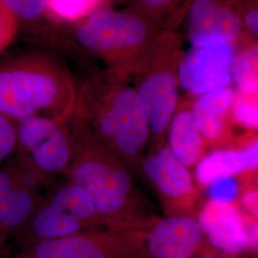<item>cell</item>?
<instances>
[{"label": "cell", "instance_id": "cell-23", "mask_svg": "<svg viewBox=\"0 0 258 258\" xmlns=\"http://www.w3.org/2000/svg\"><path fill=\"white\" fill-rule=\"evenodd\" d=\"M18 144V121L0 114V166L16 154Z\"/></svg>", "mask_w": 258, "mask_h": 258}, {"label": "cell", "instance_id": "cell-3", "mask_svg": "<svg viewBox=\"0 0 258 258\" xmlns=\"http://www.w3.org/2000/svg\"><path fill=\"white\" fill-rule=\"evenodd\" d=\"M57 29L75 47L101 57L120 75L137 74L170 34L135 12L105 8Z\"/></svg>", "mask_w": 258, "mask_h": 258}, {"label": "cell", "instance_id": "cell-18", "mask_svg": "<svg viewBox=\"0 0 258 258\" xmlns=\"http://www.w3.org/2000/svg\"><path fill=\"white\" fill-rule=\"evenodd\" d=\"M167 148L186 168H195L210 147L194 120L190 106H179L169 123Z\"/></svg>", "mask_w": 258, "mask_h": 258}, {"label": "cell", "instance_id": "cell-15", "mask_svg": "<svg viewBox=\"0 0 258 258\" xmlns=\"http://www.w3.org/2000/svg\"><path fill=\"white\" fill-rule=\"evenodd\" d=\"M39 186L12 161L0 166V244L22 228L41 198Z\"/></svg>", "mask_w": 258, "mask_h": 258}, {"label": "cell", "instance_id": "cell-24", "mask_svg": "<svg viewBox=\"0 0 258 258\" xmlns=\"http://www.w3.org/2000/svg\"><path fill=\"white\" fill-rule=\"evenodd\" d=\"M249 175H241L238 178V182L235 181L236 177H229L215 181L207 188L210 192V199L227 201V202H235L239 194L240 187L245 177Z\"/></svg>", "mask_w": 258, "mask_h": 258}, {"label": "cell", "instance_id": "cell-1", "mask_svg": "<svg viewBox=\"0 0 258 258\" xmlns=\"http://www.w3.org/2000/svg\"><path fill=\"white\" fill-rule=\"evenodd\" d=\"M72 156L67 180L91 198L106 230H145L160 218L139 190L132 170L75 113L66 120Z\"/></svg>", "mask_w": 258, "mask_h": 258}, {"label": "cell", "instance_id": "cell-8", "mask_svg": "<svg viewBox=\"0 0 258 258\" xmlns=\"http://www.w3.org/2000/svg\"><path fill=\"white\" fill-rule=\"evenodd\" d=\"M140 169L160 196L166 216H197L205 202L201 190L167 146L151 148Z\"/></svg>", "mask_w": 258, "mask_h": 258}, {"label": "cell", "instance_id": "cell-4", "mask_svg": "<svg viewBox=\"0 0 258 258\" xmlns=\"http://www.w3.org/2000/svg\"><path fill=\"white\" fill-rule=\"evenodd\" d=\"M101 230L106 229L91 198L67 180L41 196L14 238L24 249L38 242Z\"/></svg>", "mask_w": 258, "mask_h": 258}, {"label": "cell", "instance_id": "cell-17", "mask_svg": "<svg viewBox=\"0 0 258 258\" xmlns=\"http://www.w3.org/2000/svg\"><path fill=\"white\" fill-rule=\"evenodd\" d=\"M0 2L17 19L19 34L29 41L69 53L77 51L71 41L51 21L46 0H0Z\"/></svg>", "mask_w": 258, "mask_h": 258}, {"label": "cell", "instance_id": "cell-5", "mask_svg": "<svg viewBox=\"0 0 258 258\" xmlns=\"http://www.w3.org/2000/svg\"><path fill=\"white\" fill-rule=\"evenodd\" d=\"M66 120L28 118L18 121L15 161L41 187L56 175H64L72 156Z\"/></svg>", "mask_w": 258, "mask_h": 258}, {"label": "cell", "instance_id": "cell-25", "mask_svg": "<svg viewBox=\"0 0 258 258\" xmlns=\"http://www.w3.org/2000/svg\"><path fill=\"white\" fill-rule=\"evenodd\" d=\"M19 35L17 19L0 2V54L3 53Z\"/></svg>", "mask_w": 258, "mask_h": 258}, {"label": "cell", "instance_id": "cell-2", "mask_svg": "<svg viewBox=\"0 0 258 258\" xmlns=\"http://www.w3.org/2000/svg\"><path fill=\"white\" fill-rule=\"evenodd\" d=\"M76 90L53 55L31 51L0 59V114L12 120H65L74 110Z\"/></svg>", "mask_w": 258, "mask_h": 258}, {"label": "cell", "instance_id": "cell-21", "mask_svg": "<svg viewBox=\"0 0 258 258\" xmlns=\"http://www.w3.org/2000/svg\"><path fill=\"white\" fill-rule=\"evenodd\" d=\"M103 0H46L48 16L55 27L75 23L90 15Z\"/></svg>", "mask_w": 258, "mask_h": 258}, {"label": "cell", "instance_id": "cell-22", "mask_svg": "<svg viewBox=\"0 0 258 258\" xmlns=\"http://www.w3.org/2000/svg\"><path fill=\"white\" fill-rule=\"evenodd\" d=\"M231 119L233 124L239 125L247 131L257 132V95H247L234 90Z\"/></svg>", "mask_w": 258, "mask_h": 258}, {"label": "cell", "instance_id": "cell-10", "mask_svg": "<svg viewBox=\"0 0 258 258\" xmlns=\"http://www.w3.org/2000/svg\"><path fill=\"white\" fill-rule=\"evenodd\" d=\"M234 57L233 44L191 46L179 59V85L196 97L230 87Z\"/></svg>", "mask_w": 258, "mask_h": 258}, {"label": "cell", "instance_id": "cell-12", "mask_svg": "<svg viewBox=\"0 0 258 258\" xmlns=\"http://www.w3.org/2000/svg\"><path fill=\"white\" fill-rule=\"evenodd\" d=\"M247 217L234 202L213 199L205 201L196 216L209 245L234 256L250 252Z\"/></svg>", "mask_w": 258, "mask_h": 258}, {"label": "cell", "instance_id": "cell-26", "mask_svg": "<svg viewBox=\"0 0 258 258\" xmlns=\"http://www.w3.org/2000/svg\"><path fill=\"white\" fill-rule=\"evenodd\" d=\"M243 27L248 29L249 34L253 37H258V8L257 6H252L243 15H241Z\"/></svg>", "mask_w": 258, "mask_h": 258}, {"label": "cell", "instance_id": "cell-11", "mask_svg": "<svg viewBox=\"0 0 258 258\" xmlns=\"http://www.w3.org/2000/svg\"><path fill=\"white\" fill-rule=\"evenodd\" d=\"M148 258H194L213 249L194 216H166L146 230Z\"/></svg>", "mask_w": 258, "mask_h": 258}, {"label": "cell", "instance_id": "cell-13", "mask_svg": "<svg viewBox=\"0 0 258 258\" xmlns=\"http://www.w3.org/2000/svg\"><path fill=\"white\" fill-rule=\"evenodd\" d=\"M243 28L241 15L227 0H192L189 5L187 37L192 47L233 44Z\"/></svg>", "mask_w": 258, "mask_h": 258}, {"label": "cell", "instance_id": "cell-16", "mask_svg": "<svg viewBox=\"0 0 258 258\" xmlns=\"http://www.w3.org/2000/svg\"><path fill=\"white\" fill-rule=\"evenodd\" d=\"M234 90L230 87L198 96L190 105L194 121L212 149L228 146L235 138L231 107Z\"/></svg>", "mask_w": 258, "mask_h": 258}, {"label": "cell", "instance_id": "cell-14", "mask_svg": "<svg viewBox=\"0 0 258 258\" xmlns=\"http://www.w3.org/2000/svg\"><path fill=\"white\" fill-rule=\"evenodd\" d=\"M257 168V132L247 131L202 158L195 166V184L199 189L207 188L224 178L256 175Z\"/></svg>", "mask_w": 258, "mask_h": 258}, {"label": "cell", "instance_id": "cell-27", "mask_svg": "<svg viewBox=\"0 0 258 258\" xmlns=\"http://www.w3.org/2000/svg\"><path fill=\"white\" fill-rule=\"evenodd\" d=\"M194 258H242L241 256H234V255H228L225 253H222L216 249H212L211 251L204 253L201 255H198Z\"/></svg>", "mask_w": 258, "mask_h": 258}, {"label": "cell", "instance_id": "cell-7", "mask_svg": "<svg viewBox=\"0 0 258 258\" xmlns=\"http://www.w3.org/2000/svg\"><path fill=\"white\" fill-rule=\"evenodd\" d=\"M146 230L83 231L38 242L14 258H148Z\"/></svg>", "mask_w": 258, "mask_h": 258}, {"label": "cell", "instance_id": "cell-28", "mask_svg": "<svg viewBox=\"0 0 258 258\" xmlns=\"http://www.w3.org/2000/svg\"><path fill=\"white\" fill-rule=\"evenodd\" d=\"M0 258H11L9 249L5 244H0Z\"/></svg>", "mask_w": 258, "mask_h": 258}, {"label": "cell", "instance_id": "cell-20", "mask_svg": "<svg viewBox=\"0 0 258 258\" xmlns=\"http://www.w3.org/2000/svg\"><path fill=\"white\" fill-rule=\"evenodd\" d=\"M232 82L240 93L258 95V46L253 44L235 55L232 70Z\"/></svg>", "mask_w": 258, "mask_h": 258}, {"label": "cell", "instance_id": "cell-19", "mask_svg": "<svg viewBox=\"0 0 258 258\" xmlns=\"http://www.w3.org/2000/svg\"><path fill=\"white\" fill-rule=\"evenodd\" d=\"M134 12L153 22L158 27L169 31L182 17L184 6L190 0H132Z\"/></svg>", "mask_w": 258, "mask_h": 258}, {"label": "cell", "instance_id": "cell-9", "mask_svg": "<svg viewBox=\"0 0 258 258\" xmlns=\"http://www.w3.org/2000/svg\"><path fill=\"white\" fill-rule=\"evenodd\" d=\"M109 89L113 120L112 150L129 166L139 170L151 135L145 106L135 88L114 82Z\"/></svg>", "mask_w": 258, "mask_h": 258}, {"label": "cell", "instance_id": "cell-6", "mask_svg": "<svg viewBox=\"0 0 258 258\" xmlns=\"http://www.w3.org/2000/svg\"><path fill=\"white\" fill-rule=\"evenodd\" d=\"M180 56L172 37L164 43L139 71L136 91L148 115L154 147L166 145V133L179 105L178 63Z\"/></svg>", "mask_w": 258, "mask_h": 258}]
</instances>
